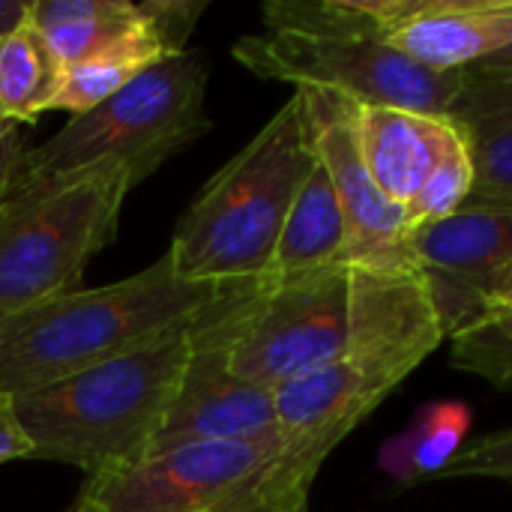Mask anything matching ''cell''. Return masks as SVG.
I'll return each instance as SVG.
<instances>
[{
    "mask_svg": "<svg viewBox=\"0 0 512 512\" xmlns=\"http://www.w3.org/2000/svg\"><path fill=\"white\" fill-rule=\"evenodd\" d=\"M189 324L78 375L12 396L33 459L66 462L87 477L147 459L189 363Z\"/></svg>",
    "mask_w": 512,
    "mask_h": 512,
    "instance_id": "6da1fadb",
    "label": "cell"
},
{
    "mask_svg": "<svg viewBox=\"0 0 512 512\" xmlns=\"http://www.w3.org/2000/svg\"><path fill=\"white\" fill-rule=\"evenodd\" d=\"M261 15L264 33L231 48L258 78L423 114H447L459 90L462 72H432L390 48L366 0H270Z\"/></svg>",
    "mask_w": 512,
    "mask_h": 512,
    "instance_id": "7a4b0ae2",
    "label": "cell"
},
{
    "mask_svg": "<svg viewBox=\"0 0 512 512\" xmlns=\"http://www.w3.org/2000/svg\"><path fill=\"white\" fill-rule=\"evenodd\" d=\"M306 96H294L225 162L177 222L168 258L189 282L267 276L288 210L315 165Z\"/></svg>",
    "mask_w": 512,
    "mask_h": 512,
    "instance_id": "3957f363",
    "label": "cell"
},
{
    "mask_svg": "<svg viewBox=\"0 0 512 512\" xmlns=\"http://www.w3.org/2000/svg\"><path fill=\"white\" fill-rule=\"evenodd\" d=\"M219 285L183 279L168 252L102 288H78L0 318V390L48 387L189 324Z\"/></svg>",
    "mask_w": 512,
    "mask_h": 512,
    "instance_id": "277c9868",
    "label": "cell"
},
{
    "mask_svg": "<svg viewBox=\"0 0 512 512\" xmlns=\"http://www.w3.org/2000/svg\"><path fill=\"white\" fill-rule=\"evenodd\" d=\"M330 453L282 432L258 441L174 447L87 477L66 512H306Z\"/></svg>",
    "mask_w": 512,
    "mask_h": 512,
    "instance_id": "5b68a950",
    "label": "cell"
},
{
    "mask_svg": "<svg viewBox=\"0 0 512 512\" xmlns=\"http://www.w3.org/2000/svg\"><path fill=\"white\" fill-rule=\"evenodd\" d=\"M204 102V63L192 51L168 57L102 105L72 117L45 144L27 147L12 189L66 180L93 168H123L138 186L162 162L210 132Z\"/></svg>",
    "mask_w": 512,
    "mask_h": 512,
    "instance_id": "8992f818",
    "label": "cell"
},
{
    "mask_svg": "<svg viewBox=\"0 0 512 512\" xmlns=\"http://www.w3.org/2000/svg\"><path fill=\"white\" fill-rule=\"evenodd\" d=\"M348 306V267L267 273L219 285L192 324L222 345L237 378L279 390L345 351Z\"/></svg>",
    "mask_w": 512,
    "mask_h": 512,
    "instance_id": "52a82bcc",
    "label": "cell"
},
{
    "mask_svg": "<svg viewBox=\"0 0 512 512\" xmlns=\"http://www.w3.org/2000/svg\"><path fill=\"white\" fill-rule=\"evenodd\" d=\"M135 180L93 168L12 189L0 201V318L81 288L87 264L117 237Z\"/></svg>",
    "mask_w": 512,
    "mask_h": 512,
    "instance_id": "ba28073f",
    "label": "cell"
},
{
    "mask_svg": "<svg viewBox=\"0 0 512 512\" xmlns=\"http://www.w3.org/2000/svg\"><path fill=\"white\" fill-rule=\"evenodd\" d=\"M348 357L387 399L447 339L423 276L405 267H348Z\"/></svg>",
    "mask_w": 512,
    "mask_h": 512,
    "instance_id": "9c48e42d",
    "label": "cell"
},
{
    "mask_svg": "<svg viewBox=\"0 0 512 512\" xmlns=\"http://www.w3.org/2000/svg\"><path fill=\"white\" fill-rule=\"evenodd\" d=\"M408 255L453 339L483 315L495 276L512 261V210L465 204L444 219L417 222Z\"/></svg>",
    "mask_w": 512,
    "mask_h": 512,
    "instance_id": "30bf717a",
    "label": "cell"
},
{
    "mask_svg": "<svg viewBox=\"0 0 512 512\" xmlns=\"http://www.w3.org/2000/svg\"><path fill=\"white\" fill-rule=\"evenodd\" d=\"M312 147L318 162L327 168L333 189L339 195L345 228H348V261L345 267H405L408 234L414 228L405 207L387 201L375 180L366 171V162L357 147L354 132V102L324 93L306 90ZM414 267V264H411Z\"/></svg>",
    "mask_w": 512,
    "mask_h": 512,
    "instance_id": "8fae6325",
    "label": "cell"
},
{
    "mask_svg": "<svg viewBox=\"0 0 512 512\" xmlns=\"http://www.w3.org/2000/svg\"><path fill=\"white\" fill-rule=\"evenodd\" d=\"M189 339V363L153 453L189 444L258 441L276 435L279 423L273 390L237 378L228 369L222 345L195 330V324H189Z\"/></svg>",
    "mask_w": 512,
    "mask_h": 512,
    "instance_id": "7c38bea8",
    "label": "cell"
},
{
    "mask_svg": "<svg viewBox=\"0 0 512 512\" xmlns=\"http://www.w3.org/2000/svg\"><path fill=\"white\" fill-rule=\"evenodd\" d=\"M381 39L432 72H462L512 39V0H366Z\"/></svg>",
    "mask_w": 512,
    "mask_h": 512,
    "instance_id": "4fadbf2b",
    "label": "cell"
},
{
    "mask_svg": "<svg viewBox=\"0 0 512 512\" xmlns=\"http://www.w3.org/2000/svg\"><path fill=\"white\" fill-rule=\"evenodd\" d=\"M354 132L366 171L381 195L408 210L456 135V123L444 114L354 102Z\"/></svg>",
    "mask_w": 512,
    "mask_h": 512,
    "instance_id": "5bb4252c",
    "label": "cell"
},
{
    "mask_svg": "<svg viewBox=\"0 0 512 512\" xmlns=\"http://www.w3.org/2000/svg\"><path fill=\"white\" fill-rule=\"evenodd\" d=\"M465 135L474 162L468 204L512 210V69H462L447 114Z\"/></svg>",
    "mask_w": 512,
    "mask_h": 512,
    "instance_id": "9a60e30c",
    "label": "cell"
},
{
    "mask_svg": "<svg viewBox=\"0 0 512 512\" xmlns=\"http://www.w3.org/2000/svg\"><path fill=\"white\" fill-rule=\"evenodd\" d=\"M276 423L285 438L312 441L327 450L339 447L384 399L372 390L363 372L336 357L273 390Z\"/></svg>",
    "mask_w": 512,
    "mask_h": 512,
    "instance_id": "2e32d148",
    "label": "cell"
},
{
    "mask_svg": "<svg viewBox=\"0 0 512 512\" xmlns=\"http://www.w3.org/2000/svg\"><path fill=\"white\" fill-rule=\"evenodd\" d=\"M345 261H348L345 213L327 168L315 159L282 225L270 273L291 276L321 267H345Z\"/></svg>",
    "mask_w": 512,
    "mask_h": 512,
    "instance_id": "e0dca14e",
    "label": "cell"
},
{
    "mask_svg": "<svg viewBox=\"0 0 512 512\" xmlns=\"http://www.w3.org/2000/svg\"><path fill=\"white\" fill-rule=\"evenodd\" d=\"M150 15V0H30V24L63 66L108 51Z\"/></svg>",
    "mask_w": 512,
    "mask_h": 512,
    "instance_id": "ac0fdd59",
    "label": "cell"
},
{
    "mask_svg": "<svg viewBox=\"0 0 512 512\" xmlns=\"http://www.w3.org/2000/svg\"><path fill=\"white\" fill-rule=\"evenodd\" d=\"M63 81V63L30 24V9L21 24L0 33V120L12 126L36 123L54 111Z\"/></svg>",
    "mask_w": 512,
    "mask_h": 512,
    "instance_id": "d6986e66",
    "label": "cell"
},
{
    "mask_svg": "<svg viewBox=\"0 0 512 512\" xmlns=\"http://www.w3.org/2000/svg\"><path fill=\"white\" fill-rule=\"evenodd\" d=\"M450 360L459 372L512 393V309L489 312L459 330L450 339Z\"/></svg>",
    "mask_w": 512,
    "mask_h": 512,
    "instance_id": "ffe728a7",
    "label": "cell"
},
{
    "mask_svg": "<svg viewBox=\"0 0 512 512\" xmlns=\"http://www.w3.org/2000/svg\"><path fill=\"white\" fill-rule=\"evenodd\" d=\"M468 423H471V414L465 411V405H459V402L435 405L420 420V426L411 438V447L399 459L405 480H411V483L435 480L450 465V459L462 450Z\"/></svg>",
    "mask_w": 512,
    "mask_h": 512,
    "instance_id": "44dd1931",
    "label": "cell"
},
{
    "mask_svg": "<svg viewBox=\"0 0 512 512\" xmlns=\"http://www.w3.org/2000/svg\"><path fill=\"white\" fill-rule=\"evenodd\" d=\"M471 192H474V162H471L468 141H465L462 129L456 126V135L450 138V144L438 156L432 174L426 177L423 189L411 201L408 216L414 225L444 219V216L462 210L468 204Z\"/></svg>",
    "mask_w": 512,
    "mask_h": 512,
    "instance_id": "7402d4cb",
    "label": "cell"
},
{
    "mask_svg": "<svg viewBox=\"0 0 512 512\" xmlns=\"http://www.w3.org/2000/svg\"><path fill=\"white\" fill-rule=\"evenodd\" d=\"M435 480H498L512 486V426L465 441Z\"/></svg>",
    "mask_w": 512,
    "mask_h": 512,
    "instance_id": "603a6c76",
    "label": "cell"
},
{
    "mask_svg": "<svg viewBox=\"0 0 512 512\" xmlns=\"http://www.w3.org/2000/svg\"><path fill=\"white\" fill-rule=\"evenodd\" d=\"M15 459H33V447L18 420L15 399L0 390V465Z\"/></svg>",
    "mask_w": 512,
    "mask_h": 512,
    "instance_id": "cb8c5ba5",
    "label": "cell"
},
{
    "mask_svg": "<svg viewBox=\"0 0 512 512\" xmlns=\"http://www.w3.org/2000/svg\"><path fill=\"white\" fill-rule=\"evenodd\" d=\"M24 153H27V147H24V138H21V126H12V123L0 120V201L12 189Z\"/></svg>",
    "mask_w": 512,
    "mask_h": 512,
    "instance_id": "d4e9b609",
    "label": "cell"
},
{
    "mask_svg": "<svg viewBox=\"0 0 512 512\" xmlns=\"http://www.w3.org/2000/svg\"><path fill=\"white\" fill-rule=\"evenodd\" d=\"M504 309H512V261L495 276L492 288H489V297H486V309L483 315L489 312H504ZM480 315V318H483Z\"/></svg>",
    "mask_w": 512,
    "mask_h": 512,
    "instance_id": "484cf974",
    "label": "cell"
},
{
    "mask_svg": "<svg viewBox=\"0 0 512 512\" xmlns=\"http://www.w3.org/2000/svg\"><path fill=\"white\" fill-rule=\"evenodd\" d=\"M27 9H30V0H0V33L21 24L27 18Z\"/></svg>",
    "mask_w": 512,
    "mask_h": 512,
    "instance_id": "4316f807",
    "label": "cell"
},
{
    "mask_svg": "<svg viewBox=\"0 0 512 512\" xmlns=\"http://www.w3.org/2000/svg\"><path fill=\"white\" fill-rule=\"evenodd\" d=\"M474 66H486V69H512V39L501 48V51H495L492 57L474 63Z\"/></svg>",
    "mask_w": 512,
    "mask_h": 512,
    "instance_id": "83f0119b",
    "label": "cell"
}]
</instances>
